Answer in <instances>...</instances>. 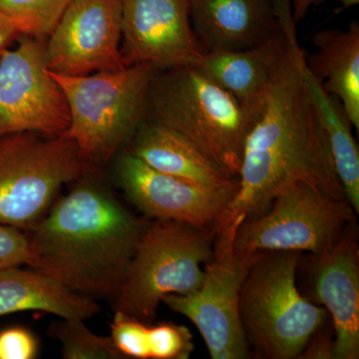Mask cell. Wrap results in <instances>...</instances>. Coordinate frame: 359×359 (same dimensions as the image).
Returning a JSON list of instances; mask_svg holds the SVG:
<instances>
[{"label":"cell","mask_w":359,"mask_h":359,"mask_svg":"<svg viewBox=\"0 0 359 359\" xmlns=\"http://www.w3.org/2000/svg\"><path fill=\"white\" fill-rule=\"evenodd\" d=\"M306 65L294 25L271 76L263 110L248 135L237 191L215 233L262 214L276 194L295 182H306L337 199H346L306 82Z\"/></svg>","instance_id":"cell-1"},{"label":"cell","mask_w":359,"mask_h":359,"mask_svg":"<svg viewBox=\"0 0 359 359\" xmlns=\"http://www.w3.org/2000/svg\"><path fill=\"white\" fill-rule=\"evenodd\" d=\"M146 226L102 187L81 182L30 230L27 266L78 294L113 299Z\"/></svg>","instance_id":"cell-2"},{"label":"cell","mask_w":359,"mask_h":359,"mask_svg":"<svg viewBox=\"0 0 359 359\" xmlns=\"http://www.w3.org/2000/svg\"><path fill=\"white\" fill-rule=\"evenodd\" d=\"M145 119L181 135L238 179L254 123L238 101L199 68L156 71Z\"/></svg>","instance_id":"cell-3"},{"label":"cell","mask_w":359,"mask_h":359,"mask_svg":"<svg viewBox=\"0 0 359 359\" xmlns=\"http://www.w3.org/2000/svg\"><path fill=\"white\" fill-rule=\"evenodd\" d=\"M299 254H257L243 283L241 323L248 344L264 358H299L327 320V309L311 304L297 290Z\"/></svg>","instance_id":"cell-4"},{"label":"cell","mask_w":359,"mask_h":359,"mask_svg":"<svg viewBox=\"0 0 359 359\" xmlns=\"http://www.w3.org/2000/svg\"><path fill=\"white\" fill-rule=\"evenodd\" d=\"M156 71L151 65H136L84 76L50 72L69 110L65 135L76 144L86 164L106 162L132 138L145 120Z\"/></svg>","instance_id":"cell-5"},{"label":"cell","mask_w":359,"mask_h":359,"mask_svg":"<svg viewBox=\"0 0 359 359\" xmlns=\"http://www.w3.org/2000/svg\"><path fill=\"white\" fill-rule=\"evenodd\" d=\"M214 241V233L182 222L155 219L147 224L113 297L114 311L151 323L166 295L199 290Z\"/></svg>","instance_id":"cell-6"},{"label":"cell","mask_w":359,"mask_h":359,"mask_svg":"<svg viewBox=\"0 0 359 359\" xmlns=\"http://www.w3.org/2000/svg\"><path fill=\"white\" fill-rule=\"evenodd\" d=\"M86 163L65 134L21 132L0 137V223L32 230L65 184Z\"/></svg>","instance_id":"cell-7"},{"label":"cell","mask_w":359,"mask_h":359,"mask_svg":"<svg viewBox=\"0 0 359 359\" xmlns=\"http://www.w3.org/2000/svg\"><path fill=\"white\" fill-rule=\"evenodd\" d=\"M355 214L346 199L295 182L276 194L266 211L238 226L233 248L249 257L271 250L318 255L342 237Z\"/></svg>","instance_id":"cell-8"},{"label":"cell","mask_w":359,"mask_h":359,"mask_svg":"<svg viewBox=\"0 0 359 359\" xmlns=\"http://www.w3.org/2000/svg\"><path fill=\"white\" fill-rule=\"evenodd\" d=\"M238 224L215 233L214 252L205 264L200 289L188 294H168V308L197 327L212 359H247L248 344L241 323V290L256 256H241L233 248Z\"/></svg>","instance_id":"cell-9"},{"label":"cell","mask_w":359,"mask_h":359,"mask_svg":"<svg viewBox=\"0 0 359 359\" xmlns=\"http://www.w3.org/2000/svg\"><path fill=\"white\" fill-rule=\"evenodd\" d=\"M69 124L65 94L47 67L45 44L25 35L15 48L0 54V137L59 136Z\"/></svg>","instance_id":"cell-10"},{"label":"cell","mask_w":359,"mask_h":359,"mask_svg":"<svg viewBox=\"0 0 359 359\" xmlns=\"http://www.w3.org/2000/svg\"><path fill=\"white\" fill-rule=\"evenodd\" d=\"M120 0H71L45 44L49 71L84 76L124 69Z\"/></svg>","instance_id":"cell-11"},{"label":"cell","mask_w":359,"mask_h":359,"mask_svg":"<svg viewBox=\"0 0 359 359\" xmlns=\"http://www.w3.org/2000/svg\"><path fill=\"white\" fill-rule=\"evenodd\" d=\"M125 66L157 70L199 66L204 57L191 22L192 0H120Z\"/></svg>","instance_id":"cell-12"},{"label":"cell","mask_w":359,"mask_h":359,"mask_svg":"<svg viewBox=\"0 0 359 359\" xmlns=\"http://www.w3.org/2000/svg\"><path fill=\"white\" fill-rule=\"evenodd\" d=\"M116 176L130 202L146 216L192 224L214 235L238 188L191 183L158 171L129 151L118 159Z\"/></svg>","instance_id":"cell-13"},{"label":"cell","mask_w":359,"mask_h":359,"mask_svg":"<svg viewBox=\"0 0 359 359\" xmlns=\"http://www.w3.org/2000/svg\"><path fill=\"white\" fill-rule=\"evenodd\" d=\"M280 29L252 48L205 53L198 68L228 91L252 119L263 110L271 76L287 48L290 28L295 25L292 0H273Z\"/></svg>","instance_id":"cell-14"},{"label":"cell","mask_w":359,"mask_h":359,"mask_svg":"<svg viewBox=\"0 0 359 359\" xmlns=\"http://www.w3.org/2000/svg\"><path fill=\"white\" fill-rule=\"evenodd\" d=\"M314 294L332 316L334 359L359 358V252L354 233L342 237L311 263Z\"/></svg>","instance_id":"cell-15"},{"label":"cell","mask_w":359,"mask_h":359,"mask_svg":"<svg viewBox=\"0 0 359 359\" xmlns=\"http://www.w3.org/2000/svg\"><path fill=\"white\" fill-rule=\"evenodd\" d=\"M191 22L205 53L245 50L280 29L273 0H192Z\"/></svg>","instance_id":"cell-16"},{"label":"cell","mask_w":359,"mask_h":359,"mask_svg":"<svg viewBox=\"0 0 359 359\" xmlns=\"http://www.w3.org/2000/svg\"><path fill=\"white\" fill-rule=\"evenodd\" d=\"M129 152L149 166L209 188L237 186L238 179L173 130L144 120Z\"/></svg>","instance_id":"cell-17"},{"label":"cell","mask_w":359,"mask_h":359,"mask_svg":"<svg viewBox=\"0 0 359 359\" xmlns=\"http://www.w3.org/2000/svg\"><path fill=\"white\" fill-rule=\"evenodd\" d=\"M27 311L85 320L98 313L100 306L36 269H0V316Z\"/></svg>","instance_id":"cell-18"},{"label":"cell","mask_w":359,"mask_h":359,"mask_svg":"<svg viewBox=\"0 0 359 359\" xmlns=\"http://www.w3.org/2000/svg\"><path fill=\"white\" fill-rule=\"evenodd\" d=\"M316 52L306 60L309 69L328 93L337 97L356 131L359 130V23L346 30L314 33Z\"/></svg>","instance_id":"cell-19"},{"label":"cell","mask_w":359,"mask_h":359,"mask_svg":"<svg viewBox=\"0 0 359 359\" xmlns=\"http://www.w3.org/2000/svg\"><path fill=\"white\" fill-rule=\"evenodd\" d=\"M304 75L325 126L335 172L346 200L358 214L359 151L351 130L353 124L339 99L325 91L320 80L309 69L308 65Z\"/></svg>","instance_id":"cell-20"},{"label":"cell","mask_w":359,"mask_h":359,"mask_svg":"<svg viewBox=\"0 0 359 359\" xmlns=\"http://www.w3.org/2000/svg\"><path fill=\"white\" fill-rule=\"evenodd\" d=\"M49 334L60 341L65 359H124L111 337L94 334L82 320L62 318L51 325Z\"/></svg>","instance_id":"cell-21"},{"label":"cell","mask_w":359,"mask_h":359,"mask_svg":"<svg viewBox=\"0 0 359 359\" xmlns=\"http://www.w3.org/2000/svg\"><path fill=\"white\" fill-rule=\"evenodd\" d=\"M71 0H0V11L21 35L40 39L49 36Z\"/></svg>","instance_id":"cell-22"},{"label":"cell","mask_w":359,"mask_h":359,"mask_svg":"<svg viewBox=\"0 0 359 359\" xmlns=\"http://www.w3.org/2000/svg\"><path fill=\"white\" fill-rule=\"evenodd\" d=\"M147 347L149 359H188L194 351L193 335L185 325L150 323Z\"/></svg>","instance_id":"cell-23"},{"label":"cell","mask_w":359,"mask_h":359,"mask_svg":"<svg viewBox=\"0 0 359 359\" xmlns=\"http://www.w3.org/2000/svg\"><path fill=\"white\" fill-rule=\"evenodd\" d=\"M149 325L150 323L115 311L110 325L111 339L124 358L149 359Z\"/></svg>","instance_id":"cell-24"},{"label":"cell","mask_w":359,"mask_h":359,"mask_svg":"<svg viewBox=\"0 0 359 359\" xmlns=\"http://www.w3.org/2000/svg\"><path fill=\"white\" fill-rule=\"evenodd\" d=\"M29 238L20 229L0 223V269L27 264Z\"/></svg>","instance_id":"cell-25"},{"label":"cell","mask_w":359,"mask_h":359,"mask_svg":"<svg viewBox=\"0 0 359 359\" xmlns=\"http://www.w3.org/2000/svg\"><path fill=\"white\" fill-rule=\"evenodd\" d=\"M39 341L25 327H13L0 332V359H34Z\"/></svg>","instance_id":"cell-26"},{"label":"cell","mask_w":359,"mask_h":359,"mask_svg":"<svg viewBox=\"0 0 359 359\" xmlns=\"http://www.w3.org/2000/svg\"><path fill=\"white\" fill-rule=\"evenodd\" d=\"M334 340L325 337H318L309 340L308 346L299 358L334 359Z\"/></svg>","instance_id":"cell-27"},{"label":"cell","mask_w":359,"mask_h":359,"mask_svg":"<svg viewBox=\"0 0 359 359\" xmlns=\"http://www.w3.org/2000/svg\"><path fill=\"white\" fill-rule=\"evenodd\" d=\"M20 36V32L15 25L0 11V54Z\"/></svg>","instance_id":"cell-28"},{"label":"cell","mask_w":359,"mask_h":359,"mask_svg":"<svg viewBox=\"0 0 359 359\" xmlns=\"http://www.w3.org/2000/svg\"><path fill=\"white\" fill-rule=\"evenodd\" d=\"M323 1L325 0H294L292 2V11L295 22L304 20L311 8L320 6Z\"/></svg>","instance_id":"cell-29"},{"label":"cell","mask_w":359,"mask_h":359,"mask_svg":"<svg viewBox=\"0 0 359 359\" xmlns=\"http://www.w3.org/2000/svg\"><path fill=\"white\" fill-rule=\"evenodd\" d=\"M339 2L341 6L339 7L337 13H340L346 11V9L351 8V7L358 6L359 0H339Z\"/></svg>","instance_id":"cell-30"}]
</instances>
